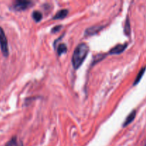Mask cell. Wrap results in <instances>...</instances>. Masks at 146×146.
<instances>
[{
	"mask_svg": "<svg viewBox=\"0 0 146 146\" xmlns=\"http://www.w3.org/2000/svg\"><path fill=\"white\" fill-rule=\"evenodd\" d=\"M88 51L89 48L86 44L81 43L77 46L74 50L71 59L72 65L75 69H78L82 65L83 62L88 55Z\"/></svg>",
	"mask_w": 146,
	"mask_h": 146,
	"instance_id": "obj_1",
	"label": "cell"
},
{
	"mask_svg": "<svg viewBox=\"0 0 146 146\" xmlns=\"http://www.w3.org/2000/svg\"><path fill=\"white\" fill-rule=\"evenodd\" d=\"M0 48H1L2 54L5 57L9 56V48L8 41H7V36L5 35L4 30L1 27H0Z\"/></svg>",
	"mask_w": 146,
	"mask_h": 146,
	"instance_id": "obj_2",
	"label": "cell"
},
{
	"mask_svg": "<svg viewBox=\"0 0 146 146\" xmlns=\"http://www.w3.org/2000/svg\"><path fill=\"white\" fill-rule=\"evenodd\" d=\"M31 4H32L31 1H24V0H18V1L14 2L13 7L17 11H23V10L27 9L29 7H31Z\"/></svg>",
	"mask_w": 146,
	"mask_h": 146,
	"instance_id": "obj_3",
	"label": "cell"
},
{
	"mask_svg": "<svg viewBox=\"0 0 146 146\" xmlns=\"http://www.w3.org/2000/svg\"><path fill=\"white\" fill-rule=\"evenodd\" d=\"M127 46L128 44H118L116 45L115 47L112 48V49L110 50L109 54H120L121 53L123 52L125 50V48H127Z\"/></svg>",
	"mask_w": 146,
	"mask_h": 146,
	"instance_id": "obj_4",
	"label": "cell"
},
{
	"mask_svg": "<svg viewBox=\"0 0 146 146\" xmlns=\"http://www.w3.org/2000/svg\"><path fill=\"white\" fill-rule=\"evenodd\" d=\"M102 27H101V26H94V27H91V28H88L85 32L86 36L94 35L96 33H98L100 30L102 29Z\"/></svg>",
	"mask_w": 146,
	"mask_h": 146,
	"instance_id": "obj_5",
	"label": "cell"
},
{
	"mask_svg": "<svg viewBox=\"0 0 146 146\" xmlns=\"http://www.w3.org/2000/svg\"><path fill=\"white\" fill-rule=\"evenodd\" d=\"M135 115H136V111H133L131 113L128 115V116L127 117L126 119H125V123H123V127L127 126L128 125H129L131 123H132L133 121L134 118H135Z\"/></svg>",
	"mask_w": 146,
	"mask_h": 146,
	"instance_id": "obj_6",
	"label": "cell"
},
{
	"mask_svg": "<svg viewBox=\"0 0 146 146\" xmlns=\"http://www.w3.org/2000/svg\"><path fill=\"white\" fill-rule=\"evenodd\" d=\"M68 11L67 9H62L60 10L57 12V14L53 17L54 19H64L68 14Z\"/></svg>",
	"mask_w": 146,
	"mask_h": 146,
	"instance_id": "obj_7",
	"label": "cell"
},
{
	"mask_svg": "<svg viewBox=\"0 0 146 146\" xmlns=\"http://www.w3.org/2000/svg\"><path fill=\"white\" fill-rule=\"evenodd\" d=\"M5 146H22V143L18 141L17 137H13Z\"/></svg>",
	"mask_w": 146,
	"mask_h": 146,
	"instance_id": "obj_8",
	"label": "cell"
},
{
	"mask_svg": "<svg viewBox=\"0 0 146 146\" xmlns=\"http://www.w3.org/2000/svg\"><path fill=\"white\" fill-rule=\"evenodd\" d=\"M145 68H143L142 69H141V71H140V72L138 73V76H137L136 78H135V81H134L133 86L137 85V84H138V83L140 82V81H141V78H142V77H143V74H144V73H145Z\"/></svg>",
	"mask_w": 146,
	"mask_h": 146,
	"instance_id": "obj_9",
	"label": "cell"
},
{
	"mask_svg": "<svg viewBox=\"0 0 146 146\" xmlns=\"http://www.w3.org/2000/svg\"><path fill=\"white\" fill-rule=\"evenodd\" d=\"M32 17L35 21L36 22H39L41 19H42V14L40 11H34L32 14Z\"/></svg>",
	"mask_w": 146,
	"mask_h": 146,
	"instance_id": "obj_10",
	"label": "cell"
},
{
	"mask_svg": "<svg viewBox=\"0 0 146 146\" xmlns=\"http://www.w3.org/2000/svg\"><path fill=\"white\" fill-rule=\"evenodd\" d=\"M66 51H67V47L65 44H61L59 46H58V48H57V53H58V54L59 56L66 52Z\"/></svg>",
	"mask_w": 146,
	"mask_h": 146,
	"instance_id": "obj_11",
	"label": "cell"
},
{
	"mask_svg": "<svg viewBox=\"0 0 146 146\" xmlns=\"http://www.w3.org/2000/svg\"><path fill=\"white\" fill-rule=\"evenodd\" d=\"M124 31H125L126 35H129V34H131V26H130V22L128 19H127L126 22H125V29H124Z\"/></svg>",
	"mask_w": 146,
	"mask_h": 146,
	"instance_id": "obj_12",
	"label": "cell"
},
{
	"mask_svg": "<svg viewBox=\"0 0 146 146\" xmlns=\"http://www.w3.org/2000/svg\"><path fill=\"white\" fill-rule=\"evenodd\" d=\"M61 28H62V26H61V25H58V26H56V27H54V28L52 29V30H51V33L58 32V31H59L61 29Z\"/></svg>",
	"mask_w": 146,
	"mask_h": 146,
	"instance_id": "obj_13",
	"label": "cell"
},
{
	"mask_svg": "<svg viewBox=\"0 0 146 146\" xmlns=\"http://www.w3.org/2000/svg\"><path fill=\"white\" fill-rule=\"evenodd\" d=\"M145 146H146V145H145Z\"/></svg>",
	"mask_w": 146,
	"mask_h": 146,
	"instance_id": "obj_14",
	"label": "cell"
}]
</instances>
